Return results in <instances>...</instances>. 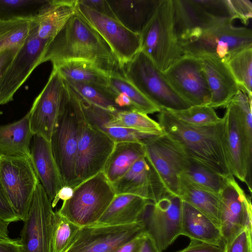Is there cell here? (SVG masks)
<instances>
[{
	"mask_svg": "<svg viewBox=\"0 0 252 252\" xmlns=\"http://www.w3.org/2000/svg\"><path fill=\"white\" fill-rule=\"evenodd\" d=\"M139 252H161L152 239L145 233Z\"/></svg>",
	"mask_w": 252,
	"mask_h": 252,
	"instance_id": "cell-49",
	"label": "cell"
},
{
	"mask_svg": "<svg viewBox=\"0 0 252 252\" xmlns=\"http://www.w3.org/2000/svg\"><path fill=\"white\" fill-rule=\"evenodd\" d=\"M143 233L141 221L126 225L84 226L80 227L66 252H113Z\"/></svg>",
	"mask_w": 252,
	"mask_h": 252,
	"instance_id": "cell-19",
	"label": "cell"
},
{
	"mask_svg": "<svg viewBox=\"0 0 252 252\" xmlns=\"http://www.w3.org/2000/svg\"><path fill=\"white\" fill-rule=\"evenodd\" d=\"M32 22L24 18L0 20V52L20 48L29 35Z\"/></svg>",
	"mask_w": 252,
	"mask_h": 252,
	"instance_id": "cell-33",
	"label": "cell"
},
{
	"mask_svg": "<svg viewBox=\"0 0 252 252\" xmlns=\"http://www.w3.org/2000/svg\"><path fill=\"white\" fill-rule=\"evenodd\" d=\"M81 109L75 167L77 186L102 171L115 144L86 121Z\"/></svg>",
	"mask_w": 252,
	"mask_h": 252,
	"instance_id": "cell-14",
	"label": "cell"
},
{
	"mask_svg": "<svg viewBox=\"0 0 252 252\" xmlns=\"http://www.w3.org/2000/svg\"><path fill=\"white\" fill-rule=\"evenodd\" d=\"M63 79L74 93L89 103L113 113L125 110L116 104L118 94L109 86Z\"/></svg>",
	"mask_w": 252,
	"mask_h": 252,
	"instance_id": "cell-32",
	"label": "cell"
},
{
	"mask_svg": "<svg viewBox=\"0 0 252 252\" xmlns=\"http://www.w3.org/2000/svg\"><path fill=\"white\" fill-rule=\"evenodd\" d=\"M227 63L239 90L252 98V46L239 52Z\"/></svg>",
	"mask_w": 252,
	"mask_h": 252,
	"instance_id": "cell-36",
	"label": "cell"
},
{
	"mask_svg": "<svg viewBox=\"0 0 252 252\" xmlns=\"http://www.w3.org/2000/svg\"><path fill=\"white\" fill-rule=\"evenodd\" d=\"M19 49H7L0 52V83Z\"/></svg>",
	"mask_w": 252,
	"mask_h": 252,
	"instance_id": "cell-45",
	"label": "cell"
},
{
	"mask_svg": "<svg viewBox=\"0 0 252 252\" xmlns=\"http://www.w3.org/2000/svg\"><path fill=\"white\" fill-rule=\"evenodd\" d=\"M220 230L224 246L244 229L252 231L251 197L240 187L232 175L226 177L219 193Z\"/></svg>",
	"mask_w": 252,
	"mask_h": 252,
	"instance_id": "cell-16",
	"label": "cell"
},
{
	"mask_svg": "<svg viewBox=\"0 0 252 252\" xmlns=\"http://www.w3.org/2000/svg\"><path fill=\"white\" fill-rule=\"evenodd\" d=\"M179 196L182 200L208 217L220 229L219 194L198 186L181 174Z\"/></svg>",
	"mask_w": 252,
	"mask_h": 252,
	"instance_id": "cell-29",
	"label": "cell"
},
{
	"mask_svg": "<svg viewBox=\"0 0 252 252\" xmlns=\"http://www.w3.org/2000/svg\"><path fill=\"white\" fill-rule=\"evenodd\" d=\"M168 111L179 120L194 126L214 125L221 120L214 109L207 105H194L184 110Z\"/></svg>",
	"mask_w": 252,
	"mask_h": 252,
	"instance_id": "cell-39",
	"label": "cell"
},
{
	"mask_svg": "<svg viewBox=\"0 0 252 252\" xmlns=\"http://www.w3.org/2000/svg\"><path fill=\"white\" fill-rule=\"evenodd\" d=\"M145 233L132 239L116 249L113 252H139Z\"/></svg>",
	"mask_w": 252,
	"mask_h": 252,
	"instance_id": "cell-46",
	"label": "cell"
},
{
	"mask_svg": "<svg viewBox=\"0 0 252 252\" xmlns=\"http://www.w3.org/2000/svg\"><path fill=\"white\" fill-rule=\"evenodd\" d=\"M109 87L116 93L126 95L136 111L147 115L160 111L122 73L115 72L110 74Z\"/></svg>",
	"mask_w": 252,
	"mask_h": 252,
	"instance_id": "cell-35",
	"label": "cell"
},
{
	"mask_svg": "<svg viewBox=\"0 0 252 252\" xmlns=\"http://www.w3.org/2000/svg\"><path fill=\"white\" fill-rule=\"evenodd\" d=\"M103 172L82 182L57 211L80 227L96 224L115 196Z\"/></svg>",
	"mask_w": 252,
	"mask_h": 252,
	"instance_id": "cell-6",
	"label": "cell"
},
{
	"mask_svg": "<svg viewBox=\"0 0 252 252\" xmlns=\"http://www.w3.org/2000/svg\"><path fill=\"white\" fill-rule=\"evenodd\" d=\"M74 189L68 186H63L58 192L56 197L52 202L53 208L56 207L60 200L63 201L70 199L73 193Z\"/></svg>",
	"mask_w": 252,
	"mask_h": 252,
	"instance_id": "cell-48",
	"label": "cell"
},
{
	"mask_svg": "<svg viewBox=\"0 0 252 252\" xmlns=\"http://www.w3.org/2000/svg\"><path fill=\"white\" fill-rule=\"evenodd\" d=\"M114 18L133 33L140 34L161 0H107Z\"/></svg>",
	"mask_w": 252,
	"mask_h": 252,
	"instance_id": "cell-24",
	"label": "cell"
},
{
	"mask_svg": "<svg viewBox=\"0 0 252 252\" xmlns=\"http://www.w3.org/2000/svg\"><path fill=\"white\" fill-rule=\"evenodd\" d=\"M69 87L58 71L52 70L28 112L31 130L50 142L59 115L67 102Z\"/></svg>",
	"mask_w": 252,
	"mask_h": 252,
	"instance_id": "cell-12",
	"label": "cell"
},
{
	"mask_svg": "<svg viewBox=\"0 0 252 252\" xmlns=\"http://www.w3.org/2000/svg\"><path fill=\"white\" fill-rule=\"evenodd\" d=\"M9 223L0 218V240H8L11 239L8 236V226Z\"/></svg>",
	"mask_w": 252,
	"mask_h": 252,
	"instance_id": "cell-50",
	"label": "cell"
},
{
	"mask_svg": "<svg viewBox=\"0 0 252 252\" xmlns=\"http://www.w3.org/2000/svg\"><path fill=\"white\" fill-rule=\"evenodd\" d=\"M112 186L116 195L133 194L154 203L168 193L145 155L139 158Z\"/></svg>",
	"mask_w": 252,
	"mask_h": 252,
	"instance_id": "cell-21",
	"label": "cell"
},
{
	"mask_svg": "<svg viewBox=\"0 0 252 252\" xmlns=\"http://www.w3.org/2000/svg\"><path fill=\"white\" fill-rule=\"evenodd\" d=\"M79 1L98 13L114 18L107 0H79Z\"/></svg>",
	"mask_w": 252,
	"mask_h": 252,
	"instance_id": "cell-44",
	"label": "cell"
},
{
	"mask_svg": "<svg viewBox=\"0 0 252 252\" xmlns=\"http://www.w3.org/2000/svg\"><path fill=\"white\" fill-rule=\"evenodd\" d=\"M19 239L0 240V252H21Z\"/></svg>",
	"mask_w": 252,
	"mask_h": 252,
	"instance_id": "cell-47",
	"label": "cell"
},
{
	"mask_svg": "<svg viewBox=\"0 0 252 252\" xmlns=\"http://www.w3.org/2000/svg\"><path fill=\"white\" fill-rule=\"evenodd\" d=\"M30 158L39 182L52 202L63 185L50 142L34 135L31 143Z\"/></svg>",
	"mask_w": 252,
	"mask_h": 252,
	"instance_id": "cell-23",
	"label": "cell"
},
{
	"mask_svg": "<svg viewBox=\"0 0 252 252\" xmlns=\"http://www.w3.org/2000/svg\"><path fill=\"white\" fill-rule=\"evenodd\" d=\"M182 203L179 196L167 193L156 203L150 202L140 218L144 232L161 252L181 235Z\"/></svg>",
	"mask_w": 252,
	"mask_h": 252,
	"instance_id": "cell-13",
	"label": "cell"
},
{
	"mask_svg": "<svg viewBox=\"0 0 252 252\" xmlns=\"http://www.w3.org/2000/svg\"><path fill=\"white\" fill-rule=\"evenodd\" d=\"M181 235L190 240L224 248L220 228L208 217L183 200Z\"/></svg>",
	"mask_w": 252,
	"mask_h": 252,
	"instance_id": "cell-25",
	"label": "cell"
},
{
	"mask_svg": "<svg viewBox=\"0 0 252 252\" xmlns=\"http://www.w3.org/2000/svg\"><path fill=\"white\" fill-rule=\"evenodd\" d=\"M181 46L184 55L196 58L214 56L227 62L239 52L252 46V32L228 22L201 31L183 42Z\"/></svg>",
	"mask_w": 252,
	"mask_h": 252,
	"instance_id": "cell-8",
	"label": "cell"
},
{
	"mask_svg": "<svg viewBox=\"0 0 252 252\" xmlns=\"http://www.w3.org/2000/svg\"><path fill=\"white\" fill-rule=\"evenodd\" d=\"M0 175L10 205L20 220L24 221L39 182L30 157L0 156Z\"/></svg>",
	"mask_w": 252,
	"mask_h": 252,
	"instance_id": "cell-10",
	"label": "cell"
},
{
	"mask_svg": "<svg viewBox=\"0 0 252 252\" xmlns=\"http://www.w3.org/2000/svg\"><path fill=\"white\" fill-rule=\"evenodd\" d=\"M68 60L93 63L110 74H123L120 63L109 46L76 12L45 47L40 64Z\"/></svg>",
	"mask_w": 252,
	"mask_h": 252,
	"instance_id": "cell-1",
	"label": "cell"
},
{
	"mask_svg": "<svg viewBox=\"0 0 252 252\" xmlns=\"http://www.w3.org/2000/svg\"><path fill=\"white\" fill-rule=\"evenodd\" d=\"M80 228V227L71 222L57 212H55L52 252H66Z\"/></svg>",
	"mask_w": 252,
	"mask_h": 252,
	"instance_id": "cell-38",
	"label": "cell"
},
{
	"mask_svg": "<svg viewBox=\"0 0 252 252\" xmlns=\"http://www.w3.org/2000/svg\"><path fill=\"white\" fill-rule=\"evenodd\" d=\"M52 63L64 79L109 86L110 74L90 61L68 60Z\"/></svg>",
	"mask_w": 252,
	"mask_h": 252,
	"instance_id": "cell-31",
	"label": "cell"
},
{
	"mask_svg": "<svg viewBox=\"0 0 252 252\" xmlns=\"http://www.w3.org/2000/svg\"><path fill=\"white\" fill-rule=\"evenodd\" d=\"M0 218L9 223L20 220L6 195L0 175Z\"/></svg>",
	"mask_w": 252,
	"mask_h": 252,
	"instance_id": "cell-42",
	"label": "cell"
},
{
	"mask_svg": "<svg viewBox=\"0 0 252 252\" xmlns=\"http://www.w3.org/2000/svg\"><path fill=\"white\" fill-rule=\"evenodd\" d=\"M181 174L198 186L217 194L221 190L227 177L189 156L187 165Z\"/></svg>",
	"mask_w": 252,
	"mask_h": 252,
	"instance_id": "cell-34",
	"label": "cell"
},
{
	"mask_svg": "<svg viewBox=\"0 0 252 252\" xmlns=\"http://www.w3.org/2000/svg\"><path fill=\"white\" fill-rule=\"evenodd\" d=\"M76 12L105 40L122 70L140 51V36L128 30L116 19L98 13L78 0Z\"/></svg>",
	"mask_w": 252,
	"mask_h": 252,
	"instance_id": "cell-15",
	"label": "cell"
},
{
	"mask_svg": "<svg viewBox=\"0 0 252 252\" xmlns=\"http://www.w3.org/2000/svg\"><path fill=\"white\" fill-rule=\"evenodd\" d=\"M158 120L163 131L179 144L189 156L224 177L232 175L225 151L223 117L216 124L194 126L161 109Z\"/></svg>",
	"mask_w": 252,
	"mask_h": 252,
	"instance_id": "cell-2",
	"label": "cell"
},
{
	"mask_svg": "<svg viewBox=\"0 0 252 252\" xmlns=\"http://www.w3.org/2000/svg\"><path fill=\"white\" fill-rule=\"evenodd\" d=\"M175 34L181 44L201 31L230 20L214 15L206 0H172Z\"/></svg>",
	"mask_w": 252,
	"mask_h": 252,
	"instance_id": "cell-20",
	"label": "cell"
},
{
	"mask_svg": "<svg viewBox=\"0 0 252 252\" xmlns=\"http://www.w3.org/2000/svg\"><path fill=\"white\" fill-rule=\"evenodd\" d=\"M140 36V51L162 72L184 55L175 32L172 0H161Z\"/></svg>",
	"mask_w": 252,
	"mask_h": 252,
	"instance_id": "cell-4",
	"label": "cell"
},
{
	"mask_svg": "<svg viewBox=\"0 0 252 252\" xmlns=\"http://www.w3.org/2000/svg\"><path fill=\"white\" fill-rule=\"evenodd\" d=\"M145 155L142 143L122 142L115 143L108 157L103 173L112 184L122 177L133 164Z\"/></svg>",
	"mask_w": 252,
	"mask_h": 252,
	"instance_id": "cell-30",
	"label": "cell"
},
{
	"mask_svg": "<svg viewBox=\"0 0 252 252\" xmlns=\"http://www.w3.org/2000/svg\"><path fill=\"white\" fill-rule=\"evenodd\" d=\"M81 109L77 95L69 87L68 100L59 115L50 140L63 187L73 189L77 186L75 167Z\"/></svg>",
	"mask_w": 252,
	"mask_h": 252,
	"instance_id": "cell-5",
	"label": "cell"
},
{
	"mask_svg": "<svg viewBox=\"0 0 252 252\" xmlns=\"http://www.w3.org/2000/svg\"><path fill=\"white\" fill-rule=\"evenodd\" d=\"M146 157L168 193L179 196L180 176L185 170L188 155L176 141L167 134L142 141Z\"/></svg>",
	"mask_w": 252,
	"mask_h": 252,
	"instance_id": "cell-9",
	"label": "cell"
},
{
	"mask_svg": "<svg viewBox=\"0 0 252 252\" xmlns=\"http://www.w3.org/2000/svg\"><path fill=\"white\" fill-rule=\"evenodd\" d=\"M151 201L131 194L115 195L95 224L121 225L134 223L140 218Z\"/></svg>",
	"mask_w": 252,
	"mask_h": 252,
	"instance_id": "cell-27",
	"label": "cell"
},
{
	"mask_svg": "<svg viewBox=\"0 0 252 252\" xmlns=\"http://www.w3.org/2000/svg\"><path fill=\"white\" fill-rule=\"evenodd\" d=\"M52 202L38 183L24 221L19 243L21 252H52L55 219Z\"/></svg>",
	"mask_w": 252,
	"mask_h": 252,
	"instance_id": "cell-11",
	"label": "cell"
},
{
	"mask_svg": "<svg viewBox=\"0 0 252 252\" xmlns=\"http://www.w3.org/2000/svg\"><path fill=\"white\" fill-rule=\"evenodd\" d=\"M202 66L211 93L208 106L225 107L239 90L227 62L214 56L198 58Z\"/></svg>",
	"mask_w": 252,
	"mask_h": 252,
	"instance_id": "cell-22",
	"label": "cell"
},
{
	"mask_svg": "<svg viewBox=\"0 0 252 252\" xmlns=\"http://www.w3.org/2000/svg\"><path fill=\"white\" fill-rule=\"evenodd\" d=\"M123 75L160 110L178 111L190 106L173 90L151 59L138 52L125 64Z\"/></svg>",
	"mask_w": 252,
	"mask_h": 252,
	"instance_id": "cell-7",
	"label": "cell"
},
{
	"mask_svg": "<svg viewBox=\"0 0 252 252\" xmlns=\"http://www.w3.org/2000/svg\"><path fill=\"white\" fill-rule=\"evenodd\" d=\"M33 135L28 112L16 122L0 126V156L30 157Z\"/></svg>",
	"mask_w": 252,
	"mask_h": 252,
	"instance_id": "cell-28",
	"label": "cell"
},
{
	"mask_svg": "<svg viewBox=\"0 0 252 252\" xmlns=\"http://www.w3.org/2000/svg\"><path fill=\"white\" fill-rule=\"evenodd\" d=\"M252 99L239 90L226 106L224 141L233 176L245 183L252 192Z\"/></svg>",
	"mask_w": 252,
	"mask_h": 252,
	"instance_id": "cell-3",
	"label": "cell"
},
{
	"mask_svg": "<svg viewBox=\"0 0 252 252\" xmlns=\"http://www.w3.org/2000/svg\"><path fill=\"white\" fill-rule=\"evenodd\" d=\"M252 232L243 229L224 246L225 252H252Z\"/></svg>",
	"mask_w": 252,
	"mask_h": 252,
	"instance_id": "cell-41",
	"label": "cell"
},
{
	"mask_svg": "<svg viewBox=\"0 0 252 252\" xmlns=\"http://www.w3.org/2000/svg\"><path fill=\"white\" fill-rule=\"evenodd\" d=\"M47 42L37 36L33 21L28 37L18 50L0 83V105L13 100L16 92L40 64Z\"/></svg>",
	"mask_w": 252,
	"mask_h": 252,
	"instance_id": "cell-18",
	"label": "cell"
},
{
	"mask_svg": "<svg viewBox=\"0 0 252 252\" xmlns=\"http://www.w3.org/2000/svg\"><path fill=\"white\" fill-rule=\"evenodd\" d=\"M232 20L240 19L245 25L252 17V3L249 0H227Z\"/></svg>",
	"mask_w": 252,
	"mask_h": 252,
	"instance_id": "cell-40",
	"label": "cell"
},
{
	"mask_svg": "<svg viewBox=\"0 0 252 252\" xmlns=\"http://www.w3.org/2000/svg\"><path fill=\"white\" fill-rule=\"evenodd\" d=\"M178 252H225V250L220 246L190 240L189 244Z\"/></svg>",
	"mask_w": 252,
	"mask_h": 252,
	"instance_id": "cell-43",
	"label": "cell"
},
{
	"mask_svg": "<svg viewBox=\"0 0 252 252\" xmlns=\"http://www.w3.org/2000/svg\"><path fill=\"white\" fill-rule=\"evenodd\" d=\"M163 74L173 90L190 106L209 104L211 93L198 58L183 55Z\"/></svg>",
	"mask_w": 252,
	"mask_h": 252,
	"instance_id": "cell-17",
	"label": "cell"
},
{
	"mask_svg": "<svg viewBox=\"0 0 252 252\" xmlns=\"http://www.w3.org/2000/svg\"><path fill=\"white\" fill-rule=\"evenodd\" d=\"M78 0H49L33 21L37 36L49 40L53 37L75 14Z\"/></svg>",
	"mask_w": 252,
	"mask_h": 252,
	"instance_id": "cell-26",
	"label": "cell"
},
{
	"mask_svg": "<svg viewBox=\"0 0 252 252\" xmlns=\"http://www.w3.org/2000/svg\"><path fill=\"white\" fill-rule=\"evenodd\" d=\"M49 0H0V20H33Z\"/></svg>",
	"mask_w": 252,
	"mask_h": 252,
	"instance_id": "cell-37",
	"label": "cell"
}]
</instances>
